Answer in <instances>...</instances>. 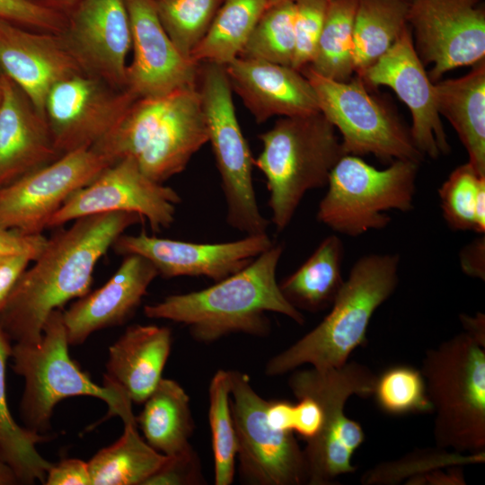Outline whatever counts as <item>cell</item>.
I'll return each instance as SVG.
<instances>
[{
	"label": "cell",
	"instance_id": "obj_53",
	"mask_svg": "<svg viewBox=\"0 0 485 485\" xmlns=\"http://www.w3.org/2000/svg\"><path fill=\"white\" fill-rule=\"evenodd\" d=\"M52 1L57 2V3L62 4H68L74 0H52Z\"/></svg>",
	"mask_w": 485,
	"mask_h": 485
},
{
	"label": "cell",
	"instance_id": "obj_18",
	"mask_svg": "<svg viewBox=\"0 0 485 485\" xmlns=\"http://www.w3.org/2000/svg\"><path fill=\"white\" fill-rule=\"evenodd\" d=\"M133 59L126 89L137 98L162 97L197 86L200 63L183 57L163 28L154 0H124Z\"/></svg>",
	"mask_w": 485,
	"mask_h": 485
},
{
	"label": "cell",
	"instance_id": "obj_31",
	"mask_svg": "<svg viewBox=\"0 0 485 485\" xmlns=\"http://www.w3.org/2000/svg\"><path fill=\"white\" fill-rule=\"evenodd\" d=\"M407 0H358L353 31L357 75L375 63L408 25Z\"/></svg>",
	"mask_w": 485,
	"mask_h": 485
},
{
	"label": "cell",
	"instance_id": "obj_43",
	"mask_svg": "<svg viewBox=\"0 0 485 485\" xmlns=\"http://www.w3.org/2000/svg\"><path fill=\"white\" fill-rule=\"evenodd\" d=\"M202 481L199 460L192 448L178 455L167 456L144 485H197Z\"/></svg>",
	"mask_w": 485,
	"mask_h": 485
},
{
	"label": "cell",
	"instance_id": "obj_42",
	"mask_svg": "<svg viewBox=\"0 0 485 485\" xmlns=\"http://www.w3.org/2000/svg\"><path fill=\"white\" fill-rule=\"evenodd\" d=\"M0 19L57 33H62L66 25L57 11L33 0H0Z\"/></svg>",
	"mask_w": 485,
	"mask_h": 485
},
{
	"label": "cell",
	"instance_id": "obj_50",
	"mask_svg": "<svg viewBox=\"0 0 485 485\" xmlns=\"http://www.w3.org/2000/svg\"><path fill=\"white\" fill-rule=\"evenodd\" d=\"M267 420L280 431L294 432V404L287 401H271L267 407Z\"/></svg>",
	"mask_w": 485,
	"mask_h": 485
},
{
	"label": "cell",
	"instance_id": "obj_23",
	"mask_svg": "<svg viewBox=\"0 0 485 485\" xmlns=\"http://www.w3.org/2000/svg\"><path fill=\"white\" fill-rule=\"evenodd\" d=\"M0 188L57 160L46 119L25 93L0 74Z\"/></svg>",
	"mask_w": 485,
	"mask_h": 485
},
{
	"label": "cell",
	"instance_id": "obj_24",
	"mask_svg": "<svg viewBox=\"0 0 485 485\" xmlns=\"http://www.w3.org/2000/svg\"><path fill=\"white\" fill-rule=\"evenodd\" d=\"M208 142V131L197 86L177 91L164 118L136 158L149 179L163 183L187 167Z\"/></svg>",
	"mask_w": 485,
	"mask_h": 485
},
{
	"label": "cell",
	"instance_id": "obj_45",
	"mask_svg": "<svg viewBox=\"0 0 485 485\" xmlns=\"http://www.w3.org/2000/svg\"><path fill=\"white\" fill-rule=\"evenodd\" d=\"M46 485H92L87 462L69 458L52 463L48 470Z\"/></svg>",
	"mask_w": 485,
	"mask_h": 485
},
{
	"label": "cell",
	"instance_id": "obj_48",
	"mask_svg": "<svg viewBox=\"0 0 485 485\" xmlns=\"http://www.w3.org/2000/svg\"><path fill=\"white\" fill-rule=\"evenodd\" d=\"M462 270L469 277L485 279V236L477 238L466 244L459 254Z\"/></svg>",
	"mask_w": 485,
	"mask_h": 485
},
{
	"label": "cell",
	"instance_id": "obj_17",
	"mask_svg": "<svg viewBox=\"0 0 485 485\" xmlns=\"http://www.w3.org/2000/svg\"><path fill=\"white\" fill-rule=\"evenodd\" d=\"M273 244L268 234L201 243L150 236L142 231L136 235L121 234L112 247L120 255L146 258L165 278L205 277L216 282L241 270Z\"/></svg>",
	"mask_w": 485,
	"mask_h": 485
},
{
	"label": "cell",
	"instance_id": "obj_54",
	"mask_svg": "<svg viewBox=\"0 0 485 485\" xmlns=\"http://www.w3.org/2000/svg\"><path fill=\"white\" fill-rule=\"evenodd\" d=\"M14 255V254H13ZM10 255H0V264L4 261V260Z\"/></svg>",
	"mask_w": 485,
	"mask_h": 485
},
{
	"label": "cell",
	"instance_id": "obj_56",
	"mask_svg": "<svg viewBox=\"0 0 485 485\" xmlns=\"http://www.w3.org/2000/svg\"><path fill=\"white\" fill-rule=\"evenodd\" d=\"M1 99H2V90H1V84H0V103H1Z\"/></svg>",
	"mask_w": 485,
	"mask_h": 485
},
{
	"label": "cell",
	"instance_id": "obj_9",
	"mask_svg": "<svg viewBox=\"0 0 485 485\" xmlns=\"http://www.w3.org/2000/svg\"><path fill=\"white\" fill-rule=\"evenodd\" d=\"M198 78L208 142L225 198L226 222L245 235L267 234L269 222L260 210L253 188L254 159L236 117L225 66L202 63Z\"/></svg>",
	"mask_w": 485,
	"mask_h": 485
},
{
	"label": "cell",
	"instance_id": "obj_15",
	"mask_svg": "<svg viewBox=\"0 0 485 485\" xmlns=\"http://www.w3.org/2000/svg\"><path fill=\"white\" fill-rule=\"evenodd\" d=\"M137 99L128 89L77 74L56 84L45 103V118L60 155L91 148L123 118Z\"/></svg>",
	"mask_w": 485,
	"mask_h": 485
},
{
	"label": "cell",
	"instance_id": "obj_44",
	"mask_svg": "<svg viewBox=\"0 0 485 485\" xmlns=\"http://www.w3.org/2000/svg\"><path fill=\"white\" fill-rule=\"evenodd\" d=\"M294 404V428L304 439L313 438L320 431L322 423V410L320 404L310 396L296 398Z\"/></svg>",
	"mask_w": 485,
	"mask_h": 485
},
{
	"label": "cell",
	"instance_id": "obj_41",
	"mask_svg": "<svg viewBox=\"0 0 485 485\" xmlns=\"http://www.w3.org/2000/svg\"><path fill=\"white\" fill-rule=\"evenodd\" d=\"M330 0H294L295 48L292 67L300 71L316 52Z\"/></svg>",
	"mask_w": 485,
	"mask_h": 485
},
{
	"label": "cell",
	"instance_id": "obj_7",
	"mask_svg": "<svg viewBox=\"0 0 485 485\" xmlns=\"http://www.w3.org/2000/svg\"><path fill=\"white\" fill-rule=\"evenodd\" d=\"M293 371L288 385L294 395L313 398L322 410L319 433L303 449L307 483L331 484L337 477L356 471L352 456L366 438L361 425L346 416L345 404L353 395L372 396L376 375L355 361L339 367Z\"/></svg>",
	"mask_w": 485,
	"mask_h": 485
},
{
	"label": "cell",
	"instance_id": "obj_22",
	"mask_svg": "<svg viewBox=\"0 0 485 485\" xmlns=\"http://www.w3.org/2000/svg\"><path fill=\"white\" fill-rule=\"evenodd\" d=\"M157 276V269L146 258L125 255L119 268L102 287L78 298L63 312L69 345H81L93 332L125 322Z\"/></svg>",
	"mask_w": 485,
	"mask_h": 485
},
{
	"label": "cell",
	"instance_id": "obj_46",
	"mask_svg": "<svg viewBox=\"0 0 485 485\" xmlns=\"http://www.w3.org/2000/svg\"><path fill=\"white\" fill-rule=\"evenodd\" d=\"M47 239L41 234H23L0 226V255L28 254L34 260Z\"/></svg>",
	"mask_w": 485,
	"mask_h": 485
},
{
	"label": "cell",
	"instance_id": "obj_19",
	"mask_svg": "<svg viewBox=\"0 0 485 485\" xmlns=\"http://www.w3.org/2000/svg\"><path fill=\"white\" fill-rule=\"evenodd\" d=\"M62 35L84 74L126 89L131 31L124 0H80Z\"/></svg>",
	"mask_w": 485,
	"mask_h": 485
},
{
	"label": "cell",
	"instance_id": "obj_1",
	"mask_svg": "<svg viewBox=\"0 0 485 485\" xmlns=\"http://www.w3.org/2000/svg\"><path fill=\"white\" fill-rule=\"evenodd\" d=\"M144 218L112 212L74 220L47 242L0 308V330L10 341L35 344L48 315L90 291L98 260L130 226Z\"/></svg>",
	"mask_w": 485,
	"mask_h": 485
},
{
	"label": "cell",
	"instance_id": "obj_14",
	"mask_svg": "<svg viewBox=\"0 0 485 485\" xmlns=\"http://www.w3.org/2000/svg\"><path fill=\"white\" fill-rule=\"evenodd\" d=\"M407 22L422 63L433 64V83L453 69L473 66L485 57L482 0H413Z\"/></svg>",
	"mask_w": 485,
	"mask_h": 485
},
{
	"label": "cell",
	"instance_id": "obj_55",
	"mask_svg": "<svg viewBox=\"0 0 485 485\" xmlns=\"http://www.w3.org/2000/svg\"><path fill=\"white\" fill-rule=\"evenodd\" d=\"M279 1H284V0H269V4L276 3V2H279Z\"/></svg>",
	"mask_w": 485,
	"mask_h": 485
},
{
	"label": "cell",
	"instance_id": "obj_13",
	"mask_svg": "<svg viewBox=\"0 0 485 485\" xmlns=\"http://www.w3.org/2000/svg\"><path fill=\"white\" fill-rule=\"evenodd\" d=\"M181 198L176 190L149 179L133 157L107 167L95 180L70 196L51 216L48 228L102 213H135L154 233L169 228Z\"/></svg>",
	"mask_w": 485,
	"mask_h": 485
},
{
	"label": "cell",
	"instance_id": "obj_6",
	"mask_svg": "<svg viewBox=\"0 0 485 485\" xmlns=\"http://www.w3.org/2000/svg\"><path fill=\"white\" fill-rule=\"evenodd\" d=\"M432 405L437 447L485 451V347L466 333L426 351L420 369Z\"/></svg>",
	"mask_w": 485,
	"mask_h": 485
},
{
	"label": "cell",
	"instance_id": "obj_16",
	"mask_svg": "<svg viewBox=\"0 0 485 485\" xmlns=\"http://www.w3.org/2000/svg\"><path fill=\"white\" fill-rule=\"evenodd\" d=\"M357 76L368 88L390 87L407 105L412 118L410 135L424 156L436 159L450 151L437 110L435 85L414 48L409 25L387 52Z\"/></svg>",
	"mask_w": 485,
	"mask_h": 485
},
{
	"label": "cell",
	"instance_id": "obj_4",
	"mask_svg": "<svg viewBox=\"0 0 485 485\" xmlns=\"http://www.w3.org/2000/svg\"><path fill=\"white\" fill-rule=\"evenodd\" d=\"M259 138L262 150L253 163L266 178L271 222L281 232L304 195L327 186L331 170L346 154L336 128L320 111L281 117Z\"/></svg>",
	"mask_w": 485,
	"mask_h": 485
},
{
	"label": "cell",
	"instance_id": "obj_51",
	"mask_svg": "<svg viewBox=\"0 0 485 485\" xmlns=\"http://www.w3.org/2000/svg\"><path fill=\"white\" fill-rule=\"evenodd\" d=\"M459 318L464 333L481 346L485 347V315L477 313L475 315L461 314Z\"/></svg>",
	"mask_w": 485,
	"mask_h": 485
},
{
	"label": "cell",
	"instance_id": "obj_47",
	"mask_svg": "<svg viewBox=\"0 0 485 485\" xmlns=\"http://www.w3.org/2000/svg\"><path fill=\"white\" fill-rule=\"evenodd\" d=\"M33 258L28 254L6 257L0 264V308Z\"/></svg>",
	"mask_w": 485,
	"mask_h": 485
},
{
	"label": "cell",
	"instance_id": "obj_27",
	"mask_svg": "<svg viewBox=\"0 0 485 485\" xmlns=\"http://www.w3.org/2000/svg\"><path fill=\"white\" fill-rule=\"evenodd\" d=\"M136 421L146 441L166 456L192 449L189 441L194 426L190 398L174 380L161 379L144 401V408Z\"/></svg>",
	"mask_w": 485,
	"mask_h": 485
},
{
	"label": "cell",
	"instance_id": "obj_29",
	"mask_svg": "<svg viewBox=\"0 0 485 485\" xmlns=\"http://www.w3.org/2000/svg\"><path fill=\"white\" fill-rule=\"evenodd\" d=\"M167 456L138 434L137 423L124 424L122 436L88 462L92 485H144Z\"/></svg>",
	"mask_w": 485,
	"mask_h": 485
},
{
	"label": "cell",
	"instance_id": "obj_25",
	"mask_svg": "<svg viewBox=\"0 0 485 485\" xmlns=\"http://www.w3.org/2000/svg\"><path fill=\"white\" fill-rule=\"evenodd\" d=\"M171 347L167 327H128L109 348L103 384L118 385L133 403H144L163 378Z\"/></svg>",
	"mask_w": 485,
	"mask_h": 485
},
{
	"label": "cell",
	"instance_id": "obj_30",
	"mask_svg": "<svg viewBox=\"0 0 485 485\" xmlns=\"http://www.w3.org/2000/svg\"><path fill=\"white\" fill-rule=\"evenodd\" d=\"M10 342L0 330V459L12 468L19 483H44L52 463L40 455L36 445L48 436L17 424L7 404L5 370L13 347Z\"/></svg>",
	"mask_w": 485,
	"mask_h": 485
},
{
	"label": "cell",
	"instance_id": "obj_11",
	"mask_svg": "<svg viewBox=\"0 0 485 485\" xmlns=\"http://www.w3.org/2000/svg\"><path fill=\"white\" fill-rule=\"evenodd\" d=\"M229 372L242 478L255 485L307 483L304 451L293 432L273 428L266 415L269 401L254 391L248 375L236 370Z\"/></svg>",
	"mask_w": 485,
	"mask_h": 485
},
{
	"label": "cell",
	"instance_id": "obj_34",
	"mask_svg": "<svg viewBox=\"0 0 485 485\" xmlns=\"http://www.w3.org/2000/svg\"><path fill=\"white\" fill-rule=\"evenodd\" d=\"M175 93L137 98L120 121L92 148L113 163L127 157L136 159L167 113Z\"/></svg>",
	"mask_w": 485,
	"mask_h": 485
},
{
	"label": "cell",
	"instance_id": "obj_35",
	"mask_svg": "<svg viewBox=\"0 0 485 485\" xmlns=\"http://www.w3.org/2000/svg\"><path fill=\"white\" fill-rule=\"evenodd\" d=\"M444 219L454 231L485 232V176L467 162L455 168L438 190Z\"/></svg>",
	"mask_w": 485,
	"mask_h": 485
},
{
	"label": "cell",
	"instance_id": "obj_10",
	"mask_svg": "<svg viewBox=\"0 0 485 485\" xmlns=\"http://www.w3.org/2000/svg\"><path fill=\"white\" fill-rule=\"evenodd\" d=\"M300 72L315 92L320 112L340 133L346 154H373L389 163L423 160L410 128L386 102L370 93L358 76L340 82L309 66Z\"/></svg>",
	"mask_w": 485,
	"mask_h": 485
},
{
	"label": "cell",
	"instance_id": "obj_3",
	"mask_svg": "<svg viewBox=\"0 0 485 485\" xmlns=\"http://www.w3.org/2000/svg\"><path fill=\"white\" fill-rule=\"evenodd\" d=\"M400 257L373 253L352 266L330 313L312 331L271 357L265 374L276 376L304 365L317 369L339 367L355 349L367 342L371 318L394 293L399 283Z\"/></svg>",
	"mask_w": 485,
	"mask_h": 485
},
{
	"label": "cell",
	"instance_id": "obj_57",
	"mask_svg": "<svg viewBox=\"0 0 485 485\" xmlns=\"http://www.w3.org/2000/svg\"><path fill=\"white\" fill-rule=\"evenodd\" d=\"M409 3H411L413 0H407Z\"/></svg>",
	"mask_w": 485,
	"mask_h": 485
},
{
	"label": "cell",
	"instance_id": "obj_12",
	"mask_svg": "<svg viewBox=\"0 0 485 485\" xmlns=\"http://www.w3.org/2000/svg\"><path fill=\"white\" fill-rule=\"evenodd\" d=\"M112 163L92 147L78 149L0 188V226L41 234L70 196Z\"/></svg>",
	"mask_w": 485,
	"mask_h": 485
},
{
	"label": "cell",
	"instance_id": "obj_37",
	"mask_svg": "<svg viewBox=\"0 0 485 485\" xmlns=\"http://www.w3.org/2000/svg\"><path fill=\"white\" fill-rule=\"evenodd\" d=\"M208 396L215 484L230 485L235 472L237 440L231 410L229 371L220 369L215 373L209 384Z\"/></svg>",
	"mask_w": 485,
	"mask_h": 485
},
{
	"label": "cell",
	"instance_id": "obj_40",
	"mask_svg": "<svg viewBox=\"0 0 485 485\" xmlns=\"http://www.w3.org/2000/svg\"><path fill=\"white\" fill-rule=\"evenodd\" d=\"M485 460V451L463 454L449 449L418 450L401 459L382 463L365 472L361 482L365 485L397 484L410 477L435 469L481 463Z\"/></svg>",
	"mask_w": 485,
	"mask_h": 485
},
{
	"label": "cell",
	"instance_id": "obj_26",
	"mask_svg": "<svg viewBox=\"0 0 485 485\" xmlns=\"http://www.w3.org/2000/svg\"><path fill=\"white\" fill-rule=\"evenodd\" d=\"M438 113L447 119L468 154V163L485 176V61L465 75L434 83Z\"/></svg>",
	"mask_w": 485,
	"mask_h": 485
},
{
	"label": "cell",
	"instance_id": "obj_2",
	"mask_svg": "<svg viewBox=\"0 0 485 485\" xmlns=\"http://www.w3.org/2000/svg\"><path fill=\"white\" fill-rule=\"evenodd\" d=\"M282 252V245L274 243L246 267L211 287L146 305L145 315L182 323L193 339L205 343L233 333L264 336L270 331L267 313L303 324L302 313L285 298L276 278Z\"/></svg>",
	"mask_w": 485,
	"mask_h": 485
},
{
	"label": "cell",
	"instance_id": "obj_52",
	"mask_svg": "<svg viewBox=\"0 0 485 485\" xmlns=\"http://www.w3.org/2000/svg\"><path fill=\"white\" fill-rule=\"evenodd\" d=\"M19 481L12 468L0 459V485H13Z\"/></svg>",
	"mask_w": 485,
	"mask_h": 485
},
{
	"label": "cell",
	"instance_id": "obj_5",
	"mask_svg": "<svg viewBox=\"0 0 485 485\" xmlns=\"http://www.w3.org/2000/svg\"><path fill=\"white\" fill-rule=\"evenodd\" d=\"M61 309L48 317L38 343L12 347L13 369L24 380L21 418L28 429L41 433L49 428L55 406L74 396H92L108 405V417L118 416L124 424L137 423L132 401L116 384L100 386L70 357Z\"/></svg>",
	"mask_w": 485,
	"mask_h": 485
},
{
	"label": "cell",
	"instance_id": "obj_38",
	"mask_svg": "<svg viewBox=\"0 0 485 485\" xmlns=\"http://www.w3.org/2000/svg\"><path fill=\"white\" fill-rule=\"evenodd\" d=\"M223 0H154L160 22L180 54L191 53L207 32Z\"/></svg>",
	"mask_w": 485,
	"mask_h": 485
},
{
	"label": "cell",
	"instance_id": "obj_49",
	"mask_svg": "<svg viewBox=\"0 0 485 485\" xmlns=\"http://www.w3.org/2000/svg\"><path fill=\"white\" fill-rule=\"evenodd\" d=\"M410 485H464L465 479L462 466L448 467L446 472L435 469L423 474L410 477L406 480Z\"/></svg>",
	"mask_w": 485,
	"mask_h": 485
},
{
	"label": "cell",
	"instance_id": "obj_33",
	"mask_svg": "<svg viewBox=\"0 0 485 485\" xmlns=\"http://www.w3.org/2000/svg\"><path fill=\"white\" fill-rule=\"evenodd\" d=\"M357 4L358 0L329 1L315 55L306 66L340 82L353 77V31Z\"/></svg>",
	"mask_w": 485,
	"mask_h": 485
},
{
	"label": "cell",
	"instance_id": "obj_21",
	"mask_svg": "<svg viewBox=\"0 0 485 485\" xmlns=\"http://www.w3.org/2000/svg\"><path fill=\"white\" fill-rule=\"evenodd\" d=\"M225 68L232 91L258 123L274 116L293 117L320 111L312 84L292 66L237 57Z\"/></svg>",
	"mask_w": 485,
	"mask_h": 485
},
{
	"label": "cell",
	"instance_id": "obj_32",
	"mask_svg": "<svg viewBox=\"0 0 485 485\" xmlns=\"http://www.w3.org/2000/svg\"><path fill=\"white\" fill-rule=\"evenodd\" d=\"M269 2L223 0L207 32L191 53V60L225 66L239 57Z\"/></svg>",
	"mask_w": 485,
	"mask_h": 485
},
{
	"label": "cell",
	"instance_id": "obj_36",
	"mask_svg": "<svg viewBox=\"0 0 485 485\" xmlns=\"http://www.w3.org/2000/svg\"><path fill=\"white\" fill-rule=\"evenodd\" d=\"M295 48V2L284 0L267 6L239 57L292 66Z\"/></svg>",
	"mask_w": 485,
	"mask_h": 485
},
{
	"label": "cell",
	"instance_id": "obj_8",
	"mask_svg": "<svg viewBox=\"0 0 485 485\" xmlns=\"http://www.w3.org/2000/svg\"><path fill=\"white\" fill-rule=\"evenodd\" d=\"M419 165L396 160L377 169L360 156L344 154L331 172L317 220L351 237L386 227L391 222L387 212L413 208Z\"/></svg>",
	"mask_w": 485,
	"mask_h": 485
},
{
	"label": "cell",
	"instance_id": "obj_20",
	"mask_svg": "<svg viewBox=\"0 0 485 485\" xmlns=\"http://www.w3.org/2000/svg\"><path fill=\"white\" fill-rule=\"evenodd\" d=\"M0 69L44 118L51 88L67 77L84 73L62 33L28 30L3 19H0Z\"/></svg>",
	"mask_w": 485,
	"mask_h": 485
},
{
	"label": "cell",
	"instance_id": "obj_28",
	"mask_svg": "<svg viewBox=\"0 0 485 485\" xmlns=\"http://www.w3.org/2000/svg\"><path fill=\"white\" fill-rule=\"evenodd\" d=\"M344 246L335 234L325 237L308 259L278 283L285 298L297 310L319 312L331 306L344 278Z\"/></svg>",
	"mask_w": 485,
	"mask_h": 485
},
{
	"label": "cell",
	"instance_id": "obj_39",
	"mask_svg": "<svg viewBox=\"0 0 485 485\" xmlns=\"http://www.w3.org/2000/svg\"><path fill=\"white\" fill-rule=\"evenodd\" d=\"M372 395L379 409L389 415L432 412L424 376L411 366L395 365L376 375Z\"/></svg>",
	"mask_w": 485,
	"mask_h": 485
}]
</instances>
